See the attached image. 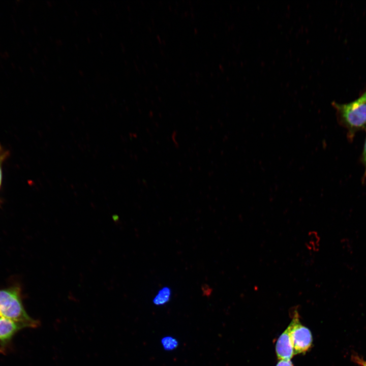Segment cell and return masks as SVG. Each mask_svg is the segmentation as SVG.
<instances>
[{
    "label": "cell",
    "mask_w": 366,
    "mask_h": 366,
    "mask_svg": "<svg viewBox=\"0 0 366 366\" xmlns=\"http://www.w3.org/2000/svg\"><path fill=\"white\" fill-rule=\"evenodd\" d=\"M340 124L347 131V137L352 140L360 131H366V90L357 99L348 103L332 102Z\"/></svg>",
    "instance_id": "1"
},
{
    "label": "cell",
    "mask_w": 366,
    "mask_h": 366,
    "mask_svg": "<svg viewBox=\"0 0 366 366\" xmlns=\"http://www.w3.org/2000/svg\"><path fill=\"white\" fill-rule=\"evenodd\" d=\"M0 315L23 324L28 328H36L40 322L30 317L25 311L16 289L0 290Z\"/></svg>",
    "instance_id": "2"
},
{
    "label": "cell",
    "mask_w": 366,
    "mask_h": 366,
    "mask_svg": "<svg viewBox=\"0 0 366 366\" xmlns=\"http://www.w3.org/2000/svg\"><path fill=\"white\" fill-rule=\"evenodd\" d=\"M290 334L294 355L305 354L312 347L313 338L311 331L300 321L297 309L292 311Z\"/></svg>",
    "instance_id": "3"
},
{
    "label": "cell",
    "mask_w": 366,
    "mask_h": 366,
    "mask_svg": "<svg viewBox=\"0 0 366 366\" xmlns=\"http://www.w3.org/2000/svg\"><path fill=\"white\" fill-rule=\"evenodd\" d=\"M290 331L289 324L277 340L275 351L278 360H291L295 355Z\"/></svg>",
    "instance_id": "4"
},
{
    "label": "cell",
    "mask_w": 366,
    "mask_h": 366,
    "mask_svg": "<svg viewBox=\"0 0 366 366\" xmlns=\"http://www.w3.org/2000/svg\"><path fill=\"white\" fill-rule=\"evenodd\" d=\"M24 328L21 323L0 317V343H7L17 331Z\"/></svg>",
    "instance_id": "5"
},
{
    "label": "cell",
    "mask_w": 366,
    "mask_h": 366,
    "mask_svg": "<svg viewBox=\"0 0 366 366\" xmlns=\"http://www.w3.org/2000/svg\"><path fill=\"white\" fill-rule=\"evenodd\" d=\"M170 292L168 289H163L154 300L156 304H162L166 303L170 298Z\"/></svg>",
    "instance_id": "6"
},
{
    "label": "cell",
    "mask_w": 366,
    "mask_h": 366,
    "mask_svg": "<svg viewBox=\"0 0 366 366\" xmlns=\"http://www.w3.org/2000/svg\"><path fill=\"white\" fill-rule=\"evenodd\" d=\"M161 343L163 347L166 350H172L178 345V341L172 337H165L162 338Z\"/></svg>",
    "instance_id": "7"
},
{
    "label": "cell",
    "mask_w": 366,
    "mask_h": 366,
    "mask_svg": "<svg viewBox=\"0 0 366 366\" xmlns=\"http://www.w3.org/2000/svg\"><path fill=\"white\" fill-rule=\"evenodd\" d=\"M361 162L364 167V173L363 177V180H365L366 178V136L364 140L361 157Z\"/></svg>",
    "instance_id": "8"
},
{
    "label": "cell",
    "mask_w": 366,
    "mask_h": 366,
    "mask_svg": "<svg viewBox=\"0 0 366 366\" xmlns=\"http://www.w3.org/2000/svg\"><path fill=\"white\" fill-rule=\"evenodd\" d=\"M276 366H294L291 360H279Z\"/></svg>",
    "instance_id": "9"
},
{
    "label": "cell",
    "mask_w": 366,
    "mask_h": 366,
    "mask_svg": "<svg viewBox=\"0 0 366 366\" xmlns=\"http://www.w3.org/2000/svg\"><path fill=\"white\" fill-rule=\"evenodd\" d=\"M8 155V152L5 150L0 144V165H1L2 162L7 157Z\"/></svg>",
    "instance_id": "10"
},
{
    "label": "cell",
    "mask_w": 366,
    "mask_h": 366,
    "mask_svg": "<svg viewBox=\"0 0 366 366\" xmlns=\"http://www.w3.org/2000/svg\"><path fill=\"white\" fill-rule=\"evenodd\" d=\"M2 169L1 165H0V187L2 183Z\"/></svg>",
    "instance_id": "11"
},
{
    "label": "cell",
    "mask_w": 366,
    "mask_h": 366,
    "mask_svg": "<svg viewBox=\"0 0 366 366\" xmlns=\"http://www.w3.org/2000/svg\"><path fill=\"white\" fill-rule=\"evenodd\" d=\"M363 366H366V361L363 362Z\"/></svg>",
    "instance_id": "12"
},
{
    "label": "cell",
    "mask_w": 366,
    "mask_h": 366,
    "mask_svg": "<svg viewBox=\"0 0 366 366\" xmlns=\"http://www.w3.org/2000/svg\"><path fill=\"white\" fill-rule=\"evenodd\" d=\"M0 317H2V316L0 315Z\"/></svg>",
    "instance_id": "13"
}]
</instances>
